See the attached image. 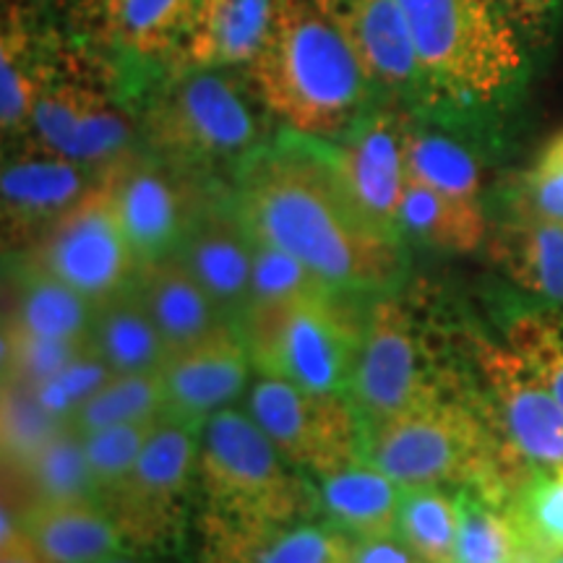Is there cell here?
I'll return each mask as SVG.
<instances>
[{
	"label": "cell",
	"mask_w": 563,
	"mask_h": 563,
	"mask_svg": "<svg viewBox=\"0 0 563 563\" xmlns=\"http://www.w3.org/2000/svg\"><path fill=\"white\" fill-rule=\"evenodd\" d=\"M230 188L256 241L292 253L340 290H386L402 274V241L352 207L321 141L282 131L243 162Z\"/></svg>",
	"instance_id": "cell-1"
},
{
	"label": "cell",
	"mask_w": 563,
	"mask_h": 563,
	"mask_svg": "<svg viewBox=\"0 0 563 563\" xmlns=\"http://www.w3.org/2000/svg\"><path fill=\"white\" fill-rule=\"evenodd\" d=\"M245 70L274 123L334 144L386 102L368 70L311 0H277L269 32Z\"/></svg>",
	"instance_id": "cell-2"
},
{
	"label": "cell",
	"mask_w": 563,
	"mask_h": 563,
	"mask_svg": "<svg viewBox=\"0 0 563 563\" xmlns=\"http://www.w3.org/2000/svg\"><path fill=\"white\" fill-rule=\"evenodd\" d=\"M422 81V115L477 121L509 104L530 55L498 0H397Z\"/></svg>",
	"instance_id": "cell-3"
},
{
	"label": "cell",
	"mask_w": 563,
	"mask_h": 563,
	"mask_svg": "<svg viewBox=\"0 0 563 563\" xmlns=\"http://www.w3.org/2000/svg\"><path fill=\"white\" fill-rule=\"evenodd\" d=\"M295 470L245 407H228L203 422L199 485L211 561L253 563L274 534L313 511L319 493Z\"/></svg>",
	"instance_id": "cell-4"
},
{
	"label": "cell",
	"mask_w": 563,
	"mask_h": 563,
	"mask_svg": "<svg viewBox=\"0 0 563 563\" xmlns=\"http://www.w3.org/2000/svg\"><path fill=\"white\" fill-rule=\"evenodd\" d=\"M139 141L154 157L220 180L241 170L269 136V112L245 70L201 68L162 76L136 102Z\"/></svg>",
	"instance_id": "cell-5"
},
{
	"label": "cell",
	"mask_w": 563,
	"mask_h": 563,
	"mask_svg": "<svg viewBox=\"0 0 563 563\" xmlns=\"http://www.w3.org/2000/svg\"><path fill=\"white\" fill-rule=\"evenodd\" d=\"M365 460L402 488L477 485L514 496L522 483L485 412L449 394L371 426Z\"/></svg>",
	"instance_id": "cell-6"
},
{
	"label": "cell",
	"mask_w": 563,
	"mask_h": 563,
	"mask_svg": "<svg viewBox=\"0 0 563 563\" xmlns=\"http://www.w3.org/2000/svg\"><path fill=\"white\" fill-rule=\"evenodd\" d=\"M347 290L245 308L238 329L256 373L311 391L347 394L365 319Z\"/></svg>",
	"instance_id": "cell-7"
},
{
	"label": "cell",
	"mask_w": 563,
	"mask_h": 563,
	"mask_svg": "<svg viewBox=\"0 0 563 563\" xmlns=\"http://www.w3.org/2000/svg\"><path fill=\"white\" fill-rule=\"evenodd\" d=\"M26 136L81 162L100 178L141 144L133 104L68 32Z\"/></svg>",
	"instance_id": "cell-8"
},
{
	"label": "cell",
	"mask_w": 563,
	"mask_h": 563,
	"mask_svg": "<svg viewBox=\"0 0 563 563\" xmlns=\"http://www.w3.org/2000/svg\"><path fill=\"white\" fill-rule=\"evenodd\" d=\"M199 0H70L66 32L133 108L165 76Z\"/></svg>",
	"instance_id": "cell-9"
},
{
	"label": "cell",
	"mask_w": 563,
	"mask_h": 563,
	"mask_svg": "<svg viewBox=\"0 0 563 563\" xmlns=\"http://www.w3.org/2000/svg\"><path fill=\"white\" fill-rule=\"evenodd\" d=\"M243 407L285 460L316 481L365 460L368 428L347 394L311 391L256 373Z\"/></svg>",
	"instance_id": "cell-10"
},
{
	"label": "cell",
	"mask_w": 563,
	"mask_h": 563,
	"mask_svg": "<svg viewBox=\"0 0 563 563\" xmlns=\"http://www.w3.org/2000/svg\"><path fill=\"white\" fill-rule=\"evenodd\" d=\"M102 180L139 266L175 256L203 203L224 186L180 170L141 144L118 159Z\"/></svg>",
	"instance_id": "cell-11"
},
{
	"label": "cell",
	"mask_w": 563,
	"mask_h": 563,
	"mask_svg": "<svg viewBox=\"0 0 563 563\" xmlns=\"http://www.w3.org/2000/svg\"><path fill=\"white\" fill-rule=\"evenodd\" d=\"M483 412L522 481L563 464V410L540 376L509 342H477Z\"/></svg>",
	"instance_id": "cell-12"
},
{
	"label": "cell",
	"mask_w": 563,
	"mask_h": 563,
	"mask_svg": "<svg viewBox=\"0 0 563 563\" xmlns=\"http://www.w3.org/2000/svg\"><path fill=\"white\" fill-rule=\"evenodd\" d=\"M19 262L66 282L91 302L131 287L141 269L102 178L21 251Z\"/></svg>",
	"instance_id": "cell-13"
},
{
	"label": "cell",
	"mask_w": 563,
	"mask_h": 563,
	"mask_svg": "<svg viewBox=\"0 0 563 563\" xmlns=\"http://www.w3.org/2000/svg\"><path fill=\"white\" fill-rule=\"evenodd\" d=\"M199 431L191 422L165 415L131 475L102 501L125 543L157 545L178 530L183 504L194 477H199Z\"/></svg>",
	"instance_id": "cell-14"
},
{
	"label": "cell",
	"mask_w": 563,
	"mask_h": 563,
	"mask_svg": "<svg viewBox=\"0 0 563 563\" xmlns=\"http://www.w3.org/2000/svg\"><path fill=\"white\" fill-rule=\"evenodd\" d=\"M446 394L422 363L412 316L397 300L373 302L347 397L365 428L410 412Z\"/></svg>",
	"instance_id": "cell-15"
},
{
	"label": "cell",
	"mask_w": 563,
	"mask_h": 563,
	"mask_svg": "<svg viewBox=\"0 0 563 563\" xmlns=\"http://www.w3.org/2000/svg\"><path fill=\"white\" fill-rule=\"evenodd\" d=\"M407 125L410 110L376 104L347 136L329 146L334 173L361 217L386 238L402 241L399 203L407 183Z\"/></svg>",
	"instance_id": "cell-16"
},
{
	"label": "cell",
	"mask_w": 563,
	"mask_h": 563,
	"mask_svg": "<svg viewBox=\"0 0 563 563\" xmlns=\"http://www.w3.org/2000/svg\"><path fill=\"white\" fill-rule=\"evenodd\" d=\"M100 175L81 162L63 157L30 136L11 141L0 173V209H3L5 253H21L74 209Z\"/></svg>",
	"instance_id": "cell-17"
},
{
	"label": "cell",
	"mask_w": 563,
	"mask_h": 563,
	"mask_svg": "<svg viewBox=\"0 0 563 563\" xmlns=\"http://www.w3.org/2000/svg\"><path fill=\"white\" fill-rule=\"evenodd\" d=\"M256 371L238 323H222L186 347L173 350L162 365L167 415L201 428L211 415L235 407Z\"/></svg>",
	"instance_id": "cell-18"
},
{
	"label": "cell",
	"mask_w": 563,
	"mask_h": 563,
	"mask_svg": "<svg viewBox=\"0 0 563 563\" xmlns=\"http://www.w3.org/2000/svg\"><path fill=\"white\" fill-rule=\"evenodd\" d=\"M66 26L55 24L45 0H3L0 24V129L5 141L30 131L34 104L51 79Z\"/></svg>",
	"instance_id": "cell-19"
},
{
	"label": "cell",
	"mask_w": 563,
	"mask_h": 563,
	"mask_svg": "<svg viewBox=\"0 0 563 563\" xmlns=\"http://www.w3.org/2000/svg\"><path fill=\"white\" fill-rule=\"evenodd\" d=\"M355 51L386 102L422 115V81L397 0H311Z\"/></svg>",
	"instance_id": "cell-20"
},
{
	"label": "cell",
	"mask_w": 563,
	"mask_h": 563,
	"mask_svg": "<svg viewBox=\"0 0 563 563\" xmlns=\"http://www.w3.org/2000/svg\"><path fill=\"white\" fill-rule=\"evenodd\" d=\"M178 256L201 282L224 319L238 323L249 306L253 238L238 214L230 186H222L203 203Z\"/></svg>",
	"instance_id": "cell-21"
},
{
	"label": "cell",
	"mask_w": 563,
	"mask_h": 563,
	"mask_svg": "<svg viewBox=\"0 0 563 563\" xmlns=\"http://www.w3.org/2000/svg\"><path fill=\"white\" fill-rule=\"evenodd\" d=\"M277 0H199L165 76L201 68L243 70L269 32Z\"/></svg>",
	"instance_id": "cell-22"
},
{
	"label": "cell",
	"mask_w": 563,
	"mask_h": 563,
	"mask_svg": "<svg viewBox=\"0 0 563 563\" xmlns=\"http://www.w3.org/2000/svg\"><path fill=\"white\" fill-rule=\"evenodd\" d=\"M100 501L91 481L84 435L66 426L19 467H3V506L21 514L53 504Z\"/></svg>",
	"instance_id": "cell-23"
},
{
	"label": "cell",
	"mask_w": 563,
	"mask_h": 563,
	"mask_svg": "<svg viewBox=\"0 0 563 563\" xmlns=\"http://www.w3.org/2000/svg\"><path fill=\"white\" fill-rule=\"evenodd\" d=\"M45 563H100L121 553L125 538L102 501L40 506L19 517Z\"/></svg>",
	"instance_id": "cell-24"
},
{
	"label": "cell",
	"mask_w": 563,
	"mask_h": 563,
	"mask_svg": "<svg viewBox=\"0 0 563 563\" xmlns=\"http://www.w3.org/2000/svg\"><path fill=\"white\" fill-rule=\"evenodd\" d=\"M133 287L144 300L146 311L157 323L170 352L201 340L222 323H232L220 313V308L214 306V300L209 298V292L203 290L201 282L194 277L178 253L141 266Z\"/></svg>",
	"instance_id": "cell-25"
},
{
	"label": "cell",
	"mask_w": 563,
	"mask_h": 563,
	"mask_svg": "<svg viewBox=\"0 0 563 563\" xmlns=\"http://www.w3.org/2000/svg\"><path fill=\"white\" fill-rule=\"evenodd\" d=\"M95 306L66 282L19 262L13 279L5 282L3 329L45 340L87 342Z\"/></svg>",
	"instance_id": "cell-26"
},
{
	"label": "cell",
	"mask_w": 563,
	"mask_h": 563,
	"mask_svg": "<svg viewBox=\"0 0 563 563\" xmlns=\"http://www.w3.org/2000/svg\"><path fill=\"white\" fill-rule=\"evenodd\" d=\"M493 262L519 290L563 306V224L514 211L488 235Z\"/></svg>",
	"instance_id": "cell-27"
},
{
	"label": "cell",
	"mask_w": 563,
	"mask_h": 563,
	"mask_svg": "<svg viewBox=\"0 0 563 563\" xmlns=\"http://www.w3.org/2000/svg\"><path fill=\"white\" fill-rule=\"evenodd\" d=\"M319 504L329 522L352 538L397 534L405 488L376 464L361 460L340 473L319 477Z\"/></svg>",
	"instance_id": "cell-28"
},
{
	"label": "cell",
	"mask_w": 563,
	"mask_h": 563,
	"mask_svg": "<svg viewBox=\"0 0 563 563\" xmlns=\"http://www.w3.org/2000/svg\"><path fill=\"white\" fill-rule=\"evenodd\" d=\"M87 344L110 373L159 371L170 355L133 285L97 302Z\"/></svg>",
	"instance_id": "cell-29"
},
{
	"label": "cell",
	"mask_w": 563,
	"mask_h": 563,
	"mask_svg": "<svg viewBox=\"0 0 563 563\" xmlns=\"http://www.w3.org/2000/svg\"><path fill=\"white\" fill-rule=\"evenodd\" d=\"M399 230L431 249L452 253H473L488 241L481 199L443 194L412 178H407L399 203Z\"/></svg>",
	"instance_id": "cell-30"
},
{
	"label": "cell",
	"mask_w": 563,
	"mask_h": 563,
	"mask_svg": "<svg viewBox=\"0 0 563 563\" xmlns=\"http://www.w3.org/2000/svg\"><path fill=\"white\" fill-rule=\"evenodd\" d=\"M460 493L456 563H543L527 543L511 496L464 485Z\"/></svg>",
	"instance_id": "cell-31"
},
{
	"label": "cell",
	"mask_w": 563,
	"mask_h": 563,
	"mask_svg": "<svg viewBox=\"0 0 563 563\" xmlns=\"http://www.w3.org/2000/svg\"><path fill=\"white\" fill-rule=\"evenodd\" d=\"M165 415V384H162L159 371L112 373L100 389L91 391L70 412L68 426L84 435L100 428L123 426V422L157 420Z\"/></svg>",
	"instance_id": "cell-32"
},
{
	"label": "cell",
	"mask_w": 563,
	"mask_h": 563,
	"mask_svg": "<svg viewBox=\"0 0 563 563\" xmlns=\"http://www.w3.org/2000/svg\"><path fill=\"white\" fill-rule=\"evenodd\" d=\"M407 178L428 183L443 194L462 199H481V165L477 157L452 133L420 125L410 118L407 125Z\"/></svg>",
	"instance_id": "cell-33"
},
{
	"label": "cell",
	"mask_w": 563,
	"mask_h": 563,
	"mask_svg": "<svg viewBox=\"0 0 563 563\" xmlns=\"http://www.w3.org/2000/svg\"><path fill=\"white\" fill-rule=\"evenodd\" d=\"M397 534L422 563H456L460 493L443 485L405 488Z\"/></svg>",
	"instance_id": "cell-34"
},
{
	"label": "cell",
	"mask_w": 563,
	"mask_h": 563,
	"mask_svg": "<svg viewBox=\"0 0 563 563\" xmlns=\"http://www.w3.org/2000/svg\"><path fill=\"white\" fill-rule=\"evenodd\" d=\"M504 340L538 368L563 410V306L534 300L506 316Z\"/></svg>",
	"instance_id": "cell-35"
},
{
	"label": "cell",
	"mask_w": 563,
	"mask_h": 563,
	"mask_svg": "<svg viewBox=\"0 0 563 563\" xmlns=\"http://www.w3.org/2000/svg\"><path fill=\"white\" fill-rule=\"evenodd\" d=\"M511 509L540 561L563 555V464L527 475L514 490Z\"/></svg>",
	"instance_id": "cell-36"
},
{
	"label": "cell",
	"mask_w": 563,
	"mask_h": 563,
	"mask_svg": "<svg viewBox=\"0 0 563 563\" xmlns=\"http://www.w3.org/2000/svg\"><path fill=\"white\" fill-rule=\"evenodd\" d=\"M66 426V420L42 402L37 389L3 378V405H0L3 467H19Z\"/></svg>",
	"instance_id": "cell-37"
},
{
	"label": "cell",
	"mask_w": 563,
	"mask_h": 563,
	"mask_svg": "<svg viewBox=\"0 0 563 563\" xmlns=\"http://www.w3.org/2000/svg\"><path fill=\"white\" fill-rule=\"evenodd\" d=\"M159 420L123 422V426L100 428V431L84 433V452H87L89 473L95 481L100 501L121 488L131 470L136 467L141 452L150 443Z\"/></svg>",
	"instance_id": "cell-38"
},
{
	"label": "cell",
	"mask_w": 563,
	"mask_h": 563,
	"mask_svg": "<svg viewBox=\"0 0 563 563\" xmlns=\"http://www.w3.org/2000/svg\"><path fill=\"white\" fill-rule=\"evenodd\" d=\"M329 290H340V287L329 285L321 274H316L311 266L300 262L292 253L253 238L251 290L249 306L245 308L264 306V302L302 298V295H321Z\"/></svg>",
	"instance_id": "cell-39"
},
{
	"label": "cell",
	"mask_w": 563,
	"mask_h": 563,
	"mask_svg": "<svg viewBox=\"0 0 563 563\" xmlns=\"http://www.w3.org/2000/svg\"><path fill=\"white\" fill-rule=\"evenodd\" d=\"M87 347V342L45 340L3 329V378L37 389L79 361Z\"/></svg>",
	"instance_id": "cell-40"
},
{
	"label": "cell",
	"mask_w": 563,
	"mask_h": 563,
	"mask_svg": "<svg viewBox=\"0 0 563 563\" xmlns=\"http://www.w3.org/2000/svg\"><path fill=\"white\" fill-rule=\"evenodd\" d=\"M352 548L355 538L332 522H298L274 534L253 563H352Z\"/></svg>",
	"instance_id": "cell-41"
},
{
	"label": "cell",
	"mask_w": 563,
	"mask_h": 563,
	"mask_svg": "<svg viewBox=\"0 0 563 563\" xmlns=\"http://www.w3.org/2000/svg\"><path fill=\"white\" fill-rule=\"evenodd\" d=\"M514 211L563 224V131L548 139L527 167L511 201Z\"/></svg>",
	"instance_id": "cell-42"
},
{
	"label": "cell",
	"mask_w": 563,
	"mask_h": 563,
	"mask_svg": "<svg viewBox=\"0 0 563 563\" xmlns=\"http://www.w3.org/2000/svg\"><path fill=\"white\" fill-rule=\"evenodd\" d=\"M110 376L112 373L108 371V365L87 347V352H84L79 361L70 363L66 371L58 373V376L51 378L47 384L37 386V394L42 402L51 407L58 418L68 422L70 412H74L91 391L100 389Z\"/></svg>",
	"instance_id": "cell-43"
},
{
	"label": "cell",
	"mask_w": 563,
	"mask_h": 563,
	"mask_svg": "<svg viewBox=\"0 0 563 563\" xmlns=\"http://www.w3.org/2000/svg\"><path fill=\"white\" fill-rule=\"evenodd\" d=\"M501 9L509 13L527 47L538 51L551 40L555 21H559L563 0H498Z\"/></svg>",
	"instance_id": "cell-44"
},
{
	"label": "cell",
	"mask_w": 563,
	"mask_h": 563,
	"mask_svg": "<svg viewBox=\"0 0 563 563\" xmlns=\"http://www.w3.org/2000/svg\"><path fill=\"white\" fill-rule=\"evenodd\" d=\"M352 563H422L399 534L386 538H355Z\"/></svg>",
	"instance_id": "cell-45"
},
{
	"label": "cell",
	"mask_w": 563,
	"mask_h": 563,
	"mask_svg": "<svg viewBox=\"0 0 563 563\" xmlns=\"http://www.w3.org/2000/svg\"><path fill=\"white\" fill-rule=\"evenodd\" d=\"M0 563H45V561H42V555L34 551L30 538H26L24 530L19 527L13 534L0 538Z\"/></svg>",
	"instance_id": "cell-46"
},
{
	"label": "cell",
	"mask_w": 563,
	"mask_h": 563,
	"mask_svg": "<svg viewBox=\"0 0 563 563\" xmlns=\"http://www.w3.org/2000/svg\"><path fill=\"white\" fill-rule=\"evenodd\" d=\"M100 563H150V561L139 559V555H125V553L121 551V553L110 555V559H104V561H100Z\"/></svg>",
	"instance_id": "cell-47"
},
{
	"label": "cell",
	"mask_w": 563,
	"mask_h": 563,
	"mask_svg": "<svg viewBox=\"0 0 563 563\" xmlns=\"http://www.w3.org/2000/svg\"><path fill=\"white\" fill-rule=\"evenodd\" d=\"M548 563H563V555H559V559H551Z\"/></svg>",
	"instance_id": "cell-48"
}]
</instances>
